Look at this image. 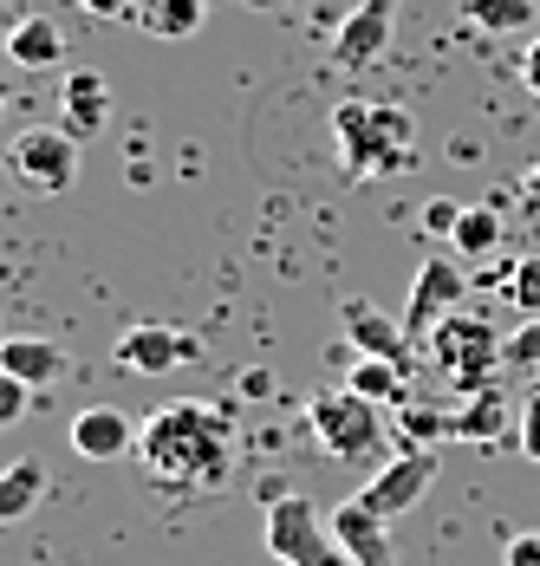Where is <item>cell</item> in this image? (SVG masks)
I'll return each instance as SVG.
<instances>
[{
  "label": "cell",
  "mask_w": 540,
  "mask_h": 566,
  "mask_svg": "<svg viewBox=\"0 0 540 566\" xmlns=\"http://www.w3.org/2000/svg\"><path fill=\"white\" fill-rule=\"evenodd\" d=\"M7 170L13 182H27L33 196H65L79 182V137L53 130V124H33L7 144Z\"/></svg>",
  "instance_id": "8992f818"
},
{
  "label": "cell",
  "mask_w": 540,
  "mask_h": 566,
  "mask_svg": "<svg viewBox=\"0 0 540 566\" xmlns=\"http://www.w3.org/2000/svg\"><path fill=\"white\" fill-rule=\"evenodd\" d=\"M7 59H13L20 72H53L59 59H65V33H59V20H46V13L20 20V27L7 33Z\"/></svg>",
  "instance_id": "2e32d148"
},
{
  "label": "cell",
  "mask_w": 540,
  "mask_h": 566,
  "mask_svg": "<svg viewBox=\"0 0 540 566\" xmlns=\"http://www.w3.org/2000/svg\"><path fill=\"white\" fill-rule=\"evenodd\" d=\"M248 7H273V0H248Z\"/></svg>",
  "instance_id": "1f68e13d"
},
{
  "label": "cell",
  "mask_w": 540,
  "mask_h": 566,
  "mask_svg": "<svg viewBox=\"0 0 540 566\" xmlns=\"http://www.w3.org/2000/svg\"><path fill=\"white\" fill-rule=\"evenodd\" d=\"M495 281L508 286V300H515V313H521V319H540V254H521V261H508Z\"/></svg>",
  "instance_id": "603a6c76"
},
{
  "label": "cell",
  "mask_w": 540,
  "mask_h": 566,
  "mask_svg": "<svg viewBox=\"0 0 540 566\" xmlns=\"http://www.w3.org/2000/svg\"><path fill=\"white\" fill-rule=\"evenodd\" d=\"M137 462H144V475L163 482V489H221L228 482V462H235V423L221 417L216 403H202V397L157 403L144 417Z\"/></svg>",
  "instance_id": "6da1fadb"
},
{
  "label": "cell",
  "mask_w": 540,
  "mask_h": 566,
  "mask_svg": "<svg viewBox=\"0 0 540 566\" xmlns=\"http://www.w3.org/2000/svg\"><path fill=\"white\" fill-rule=\"evenodd\" d=\"M430 482H436V450H397L378 475L359 489V502L372 514H384V521H404V514L430 495Z\"/></svg>",
  "instance_id": "ba28073f"
},
{
  "label": "cell",
  "mask_w": 540,
  "mask_h": 566,
  "mask_svg": "<svg viewBox=\"0 0 540 566\" xmlns=\"http://www.w3.org/2000/svg\"><path fill=\"white\" fill-rule=\"evenodd\" d=\"M521 189H528V196H534V202H540V164H534V170H528V176H521Z\"/></svg>",
  "instance_id": "4dcf8cb0"
},
{
  "label": "cell",
  "mask_w": 540,
  "mask_h": 566,
  "mask_svg": "<svg viewBox=\"0 0 540 566\" xmlns=\"http://www.w3.org/2000/svg\"><path fill=\"white\" fill-rule=\"evenodd\" d=\"M463 293H469L463 261L430 254V261L417 268V281H411V300H404V333H411V339H430L449 313H463Z\"/></svg>",
  "instance_id": "52a82bcc"
},
{
  "label": "cell",
  "mask_w": 540,
  "mask_h": 566,
  "mask_svg": "<svg viewBox=\"0 0 540 566\" xmlns=\"http://www.w3.org/2000/svg\"><path fill=\"white\" fill-rule=\"evenodd\" d=\"M261 541H268V554L280 566H352V554L332 534V514L320 502H307V495H280L268 509Z\"/></svg>",
  "instance_id": "5b68a950"
},
{
  "label": "cell",
  "mask_w": 540,
  "mask_h": 566,
  "mask_svg": "<svg viewBox=\"0 0 540 566\" xmlns=\"http://www.w3.org/2000/svg\"><path fill=\"white\" fill-rule=\"evenodd\" d=\"M534 397H540V378H534Z\"/></svg>",
  "instance_id": "d6a6232c"
},
{
  "label": "cell",
  "mask_w": 540,
  "mask_h": 566,
  "mask_svg": "<svg viewBox=\"0 0 540 566\" xmlns=\"http://www.w3.org/2000/svg\"><path fill=\"white\" fill-rule=\"evenodd\" d=\"M0 371H13L20 385H53V378H65V352H59L53 339H0Z\"/></svg>",
  "instance_id": "e0dca14e"
},
{
  "label": "cell",
  "mask_w": 540,
  "mask_h": 566,
  "mask_svg": "<svg viewBox=\"0 0 540 566\" xmlns=\"http://www.w3.org/2000/svg\"><path fill=\"white\" fill-rule=\"evenodd\" d=\"M332 534H339V547L352 554V566H397L391 521H384V514H372L365 502H359V495L332 509Z\"/></svg>",
  "instance_id": "8fae6325"
},
{
  "label": "cell",
  "mask_w": 540,
  "mask_h": 566,
  "mask_svg": "<svg viewBox=\"0 0 540 566\" xmlns=\"http://www.w3.org/2000/svg\"><path fill=\"white\" fill-rule=\"evenodd\" d=\"M501 566H540V534H508Z\"/></svg>",
  "instance_id": "f1b7e54d"
},
{
  "label": "cell",
  "mask_w": 540,
  "mask_h": 566,
  "mask_svg": "<svg viewBox=\"0 0 540 566\" xmlns=\"http://www.w3.org/2000/svg\"><path fill=\"white\" fill-rule=\"evenodd\" d=\"M202 13H209V0H144L137 7V27L150 40H189L202 27Z\"/></svg>",
  "instance_id": "ffe728a7"
},
{
  "label": "cell",
  "mask_w": 540,
  "mask_h": 566,
  "mask_svg": "<svg viewBox=\"0 0 540 566\" xmlns=\"http://www.w3.org/2000/svg\"><path fill=\"white\" fill-rule=\"evenodd\" d=\"M79 13H92V20H137V7L144 0H72Z\"/></svg>",
  "instance_id": "83f0119b"
},
{
  "label": "cell",
  "mask_w": 540,
  "mask_h": 566,
  "mask_svg": "<svg viewBox=\"0 0 540 566\" xmlns=\"http://www.w3.org/2000/svg\"><path fill=\"white\" fill-rule=\"evenodd\" d=\"M515 443H521V455H528V462H540V397H528V403H521V423H515Z\"/></svg>",
  "instance_id": "4316f807"
},
{
  "label": "cell",
  "mask_w": 540,
  "mask_h": 566,
  "mask_svg": "<svg viewBox=\"0 0 540 566\" xmlns=\"http://www.w3.org/2000/svg\"><path fill=\"white\" fill-rule=\"evenodd\" d=\"M339 326H345V339L359 345L365 358H391V365L411 371V333L397 319H384L372 300H339Z\"/></svg>",
  "instance_id": "7c38bea8"
},
{
  "label": "cell",
  "mask_w": 540,
  "mask_h": 566,
  "mask_svg": "<svg viewBox=\"0 0 540 566\" xmlns=\"http://www.w3.org/2000/svg\"><path fill=\"white\" fill-rule=\"evenodd\" d=\"M521 85H528V98H540V33L528 40V53H521Z\"/></svg>",
  "instance_id": "f546056e"
},
{
  "label": "cell",
  "mask_w": 540,
  "mask_h": 566,
  "mask_svg": "<svg viewBox=\"0 0 540 566\" xmlns=\"http://www.w3.org/2000/svg\"><path fill=\"white\" fill-rule=\"evenodd\" d=\"M463 209H469V202H449V196H436V202H424V234H456V222H463Z\"/></svg>",
  "instance_id": "484cf974"
},
{
  "label": "cell",
  "mask_w": 540,
  "mask_h": 566,
  "mask_svg": "<svg viewBox=\"0 0 540 566\" xmlns=\"http://www.w3.org/2000/svg\"><path fill=\"white\" fill-rule=\"evenodd\" d=\"M404 378H411V371L391 365V358H359V365L345 371V385L359 397H372V403H397V397H404Z\"/></svg>",
  "instance_id": "44dd1931"
},
{
  "label": "cell",
  "mask_w": 540,
  "mask_h": 566,
  "mask_svg": "<svg viewBox=\"0 0 540 566\" xmlns=\"http://www.w3.org/2000/svg\"><path fill=\"white\" fill-rule=\"evenodd\" d=\"M59 130H72V137H98L111 124V85L98 72H65V85H59Z\"/></svg>",
  "instance_id": "4fadbf2b"
},
{
  "label": "cell",
  "mask_w": 540,
  "mask_h": 566,
  "mask_svg": "<svg viewBox=\"0 0 540 566\" xmlns=\"http://www.w3.org/2000/svg\"><path fill=\"white\" fill-rule=\"evenodd\" d=\"M449 248H456L463 261L495 254V248H501V196H495V202H469L463 222H456V234H449Z\"/></svg>",
  "instance_id": "d6986e66"
},
{
  "label": "cell",
  "mask_w": 540,
  "mask_h": 566,
  "mask_svg": "<svg viewBox=\"0 0 540 566\" xmlns=\"http://www.w3.org/2000/svg\"><path fill=\"white\" fill-rule=\"evenodd\" d=\"M332 137H339V164L359 182L411 170L417 157V117L404 105H378V98H339L332 105Z\"/></svg>",
  "instance_id": "7a4b0ae2"
},
{
  "label": "cell",
  "mask_w": 540,
  "mask_h": 566,
  "mask_svg": "<svg viewBox=\"0 0 540 566\" xmlns=\"http://www.w3.org/2000/svg\"><path fill=\"white\" fill-rule=\"evenodd\" d=\"M508 371L540 378V319H521V326L508 333Z\"/></svg>",
  "instance_id": "cb8c5ba5"
},
{
  "label": "cell",
  "mask_w": 540,
  "mask_h": 566,
  "mask_svg": "<svg viewBox=\"0 0 540 566\" xmlns=\"http://www.w3.org/2000/svg\"><path fill=\"white\" fill-rule=\"evenodd\" d=\"M40 495H46V462H33V455L7 462L0 469V527L27 521V514L40 509Z\"/></svg>",
  "instance_id": "ac0fdd59"
},
{
  "label": "cell",
  "mask_w": 540,
  "mask_h": 566,
  "mask_svg": "<svg viewBox=\"0 0 540 566\" xmlns=\"http://www.w3.org/2000/svg\"><path fill=\"white\" fill-rule=\"evenodd\" d=\"M27 391H33V385H20L13 371H0V430H13V423L27 417Z\"/></svg>",
  "instance_id": "d4e9b609"
},
{
  "label": "cell",
  "mask_w": 540,
  "mask_h": 566,
  "mask_svg": "<svg viewBox=\"0 0 540 566\" xmlns=\"http://www.w3.org/2000/svg\"><path fill=\"white\" fill-rule=\"evenodd\" d=\"M72 450L85 455V462H117V455L137 450V437H144V423L131 417V410H117V403H85L79 417H72Z\"/></svg>",
  "instance_id": "9c48e42d"
},
{
  "label": "cell",
  "mask_w": 540,
  "mask_h": 566,
  "mask_svg": "<svg viewBox=\"0 0 540 566\" xmlns=\"http://www.w3.org/2000/svg\"><path fill=\"white\" fill-rule=\"evenodd\" d=\"M196 358V339L189 333H176V326H131L124 339H117V365L124 371H137V378H163V371H176V365H189Z\"/></svg>",
  "instance_id": "30bf717a"
},
{
  "label": "cell",
  "mask_w": 540,
  "mask_h": 566,
  "mask_svg": "<svg viewBox=\"0 0 540 566\" xmlns=\"http://www.w3.org/2000/svg\"><path fill=\"white\" fill-rule=\"evenodd\" d=\"M463 20L482 33H521L534 27V0H463Z\"/></svg>",
  "instance_id": "7402d4cb"
},
{
  "label": "cell",
  "mask_w": 540,
  "mask_h": 566,
  "mask_svg": "<svg viewBox=\"0 0 540 566\" xmlns=\"http://www.w3.org/2000/svg\"><path fill=\"white\" fill-rule=\"evenodd\" d=\"M307 430H313V443H320L332 462H372V455L384 450V437H391L384 403L359 397L352 385H345V391L307 397Z\"/></svg>",
  "instance_id": "3957f363"
},
{
  "label": "cell",
  "mask_w": 540,
  "mask_h": 566,
  "mask_svg": "<svg viewBox=\"0 0 540 566\" xmlns=\"http://www.w3.org/2000/svg\"><path fill=\"white\" fill-rule=\"evenodd\" d=\"M391 13H397V0H365L339 33H332V59L339 65H372L384 53V40H391Z\"/></svg>",
  "instance_id": "5bb4252c"
},
{
  "label": "cell",
  "mask_w": 540,
  "mask_h": 566,
  "mask_svg": "<svg viewBox=\"0 0 540 566\" xmlns=\"http://www.w3.org/2000/svg\"><path fill=\"white\" fill-rule=\"evenodd\" d=\"M508 423H521V410L501 397V385H488V391H469V403L449 417V443H495L508 437Z\"/></svg>",
  "instance_id": "9a60e30c"
},
{
  "label": "cell",
  "mask_w": 540,
  "mask_h": 566,
  "mask_svg": "<svg viewBox=\"0 0 540 566\" xmlns=\"http://www.w3.org/2000/svg\"><path fill=\"white\" fill-rule=\"evenodd\" d=\"M430 365L456 391H488L495 371H508V339L495 333V319H482V313H449L430 333Z\"/></svg>",
  "instance_id": "277c9868"
}]
</instances>
